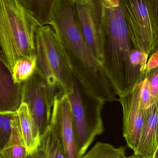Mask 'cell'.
<instances>
[{
	"label": "cell",
	"mask_w": 158,
	"mask_h": 158,
	"mask_svg": "<svg viewBox=\"0 0 158 158\" xmlns=\"http://www.w3.org/2000/svg\"><path fill=\"white\" fill-rule=\"evenodd\" d=\"M51 26L67 58L74 77L92 97L104 102L116 100L102 65L85 42L72 0H55Z\"/></svg>",
	"instance_id": "2"
},
{
	"label": "cell",
	"mask_w": 158,
	"mask_h": 158,
	"mask_svg": "<svg viewBox=\"0 0 158 158\" xmlns=\"http://www.w3.org/2000/svg\"><path fill=\"white\" fill-rule=\"evenodd\" d=\"M102 68L116 96L130 94L145 78L148 56L138 49L127 32L122 0H102Z\"/></svg>",
	"instance_id": "1"
},
{
	"label": "cell",
	"mask_w": 158,
	"mask_h": 158,
	"mask_svg": "<svg viewBox=\"0 0 158 158\" xmlns=\"http://www.w3.org/2000/svg\"><path fill=\"white\" fill-rule=\"evenodd\" d=\"M39 27L49 25L55 0H21Z\"/></svg>",
	"instance_id": "16"
},
{
	"label": "cell",
	"mask_w": 158,
	"mask_h": 158,
	"mask_svg": "<svg viewBox=\"0 0 158 158\" xmlns=\"http://www.w3.org/2000/svg\"><path fill=\"white\" fill-rule=\"evenodd\" d=\"M0 158H1V156H0Z\"/></svg>",
	"instance_id": "25"
},
{
	"label": "cell",
	"mask_w": 158,
	"mask_h": 158,
	"mask_svg": "<svg viewBox=\"0 0 158 158\" xmlns=\"http://www.w3.org/2000/svg\"><path fill=\"white\" fill-rule=\"evenodd\" d=\"M72 2L83 38L93 57L102 64L104 38L102 0H72Z\"/></svg>",
	"instance_id": "8"
},
{
	"label": "cell",
	"mask_w": 158,
	"mask_h": 158,
	"mask_svg": "<svg viewBox=\"0 0 158 158\" xmlns=\"http://www.w3.org/2000/svg\"><path fill=\"white\" fill-rule=\"evenodd\" d=\"M145 121L134 154L142 158H157L158 152V102L145 110Z\"/></svg>",
	"instance_id": "11"
},
{
	"label": "cell",
	"mask_w": 158,
	"mask_h": 158,
	"mask_svg": "<svg viewBox=\"0 0 158 158\" xmlns=\"http://www.w3.org/2000/svg\"><path fill=\"white\" fill-rule=\"evenodd\" d=\"M125 158H142L141 157H139V156H136L135 154H133V155L129 156V157H125Z\"/></svg>",
	"instance_id": "23"
},
{
	"label": "cell",
	"mask_w": 158,
	"mask_h": 158,
	"mask_svg": "<svg viewBox=\"0 0 158 158\" xmlns=\"http://www.w3.org/2000/svg\"><path fill=\"white\" fill-rule=\"evenodd\" d=\"M1 158H27V153L22 138L17 112L12 123V133L6 146L0 152Z\"/></svg>",
	"instance_id": "15"
},
{
	"label": "cell",
	"mask_w": 158,
	"mask_h": 158,
	"mask_svg": "<svg viewBox=\"0 0 158 158\" xmlns=\"http://www.w3.org/2000/svg\"><path fill=\"white\" fill-rule=\"evenodd\" d=\"M31 155L34 158H66L60 142L50 126L40 136L39 144Z\"/></svg>",
	"instance_id": "14"
},
{
	"label": "cell",
	"mask_w": 158,
	"mask_h": 158,
	"mask_svg": "<svg viewBox=\"0 0 158 158\" xmlns=\"http://www.w3.org/2000/svg\"><path fill=\"white\" fill-rule=\"evenodd\" d=\"M145 77L148 79L149 83L153 98L156 101H158V68H156L146 72Z\"/></svg>",
	"instance_id": "21"
},
{
	"label": "cell",
	"mask_w": 158,
	"mask_h": 158,
	"mask_svg": "<svg viewBox=\"0 0 158 158\" xmlns=\"http://www.w3.org/2000/svg\"><path fill=\"white\" fill-rule=\"evenodd\" d=\"M140 103L141 108L144 110L155 103H157L152 94L149 83L148 79L145 77L140 85Z\"/></svg>",
	"instance_id": "20"
},
{
	"label": "cell",
	"mask_w": 158,
	"mask_h": 158,
	"mask_svg": "<svg viewBox=\"0 0 158 158\" xmlns=\"http://www.w3.org/2000/svg\"><path fill=\"white\" fill-rule=\"evenodd\" d=\"M39 27L21 0H0V50L12 73L17 61L35 58Z\"/></svg>",
	"instance_id": "3"
},
{
	"label": "cell",
	"mask_w": 158,
	"mask_h": 158,
	"mask_svg": "<svg viewBox=\"0 0 158 158\" xmlns=\"http://www.w3.org/2000/svg\"><path fill=\"white\" fill-rule=\"evenodd\" d=\"M67 95L80 158L96 138L104 132L102 111L105 102L88 94L75 78L73 90Z\"/></svg>",
	"instance_id": "5"
},
{
	"label": "cell",
	"mask_w": 158,
	"mask_h": 158,
	"mask_svg": "<svg viewBox=\"0 0 158 158\" xmlns=\"http://www.w3.org/2000/svg\"><path fill=\"white\" fill-rule=\"evenodd\" d=\"M36 70L49 85L69 94L74 77L58 38L49 25L39 27L36 32Z\"/></svg>",
	"instance_id": "4"
},
{
	"label": "cell",
	"mask_w": 158,
	"mask_h": 158,
	"mask_svg": "<svg viewBox=\"0 0 158 158\" xmlns=\"http://www.w3.org/2000/svg\"><path fill=\"white\" fill-rule=\"evenodd\" d=\"M15 113H0V152L10 137L12 123Z\"/></svg>",
	"instance_id": "19"
},
{
	"label": "cell",
	"mask_w": 158,
	"mask_h": 158,
	"mask_svg": "<svg viewBox=\"0 0 158 158\" xmlns=\"http://www.w3.org/2000/svg\"><path fill=\"white\" fill-rule=\"evenodd\" d=\"M56 89L49 85L36 69L22 84V103L27 105L40 136L50 126Z\"/></svg>",
	"instance_id": "7"
},
{
	"label": "cell",
	"mask_w": 158,
	"mask_h": 158,
	"mask_svg": "<svg viewBox=\"0 0 158 158\" xmlns=\"http://www.w3.org/2000/svg\"><path fill=\"white\" fill-rule=\"evenodd\" d=\"M140 83L130 94L117 100L123 108V135L127 146L134 152L145 121V110L140 106Z\"/></svg>",
	"instance_id": "10"
},
{
	"label": "cell",
	"mask_w": 158,
	"mask_h": 158,
	"mask_svg": "<svg viewBox=\"0 0 158 158\" xmlns=\"http://www.w3.org/2000/svg\"><path fill=\"white\" fill-rule=\"evenodd\" d=\"M17 113L21 135L27 155H32L40 143V136L39 132L26 103H22Z\"/></svg>",
	"instance_id": "13"
},
{
	"label": "cell",
	"mask_w": 158,
	"mask_h": 158,
	"mask_svg": "<svg viewBox=\"0 0 158 158\" xmlns=\"http://www.w3.org/2000/svg\"><path fill=\"white\" fill-rule=\"evenodd\" d=\"M158 50H157L150 56V57L149 59L148 60V63H147V72L158 68Z\"/></svg>",
	"instance_id": "22"
},
{
	"label": "cell",
	"mask_w": 158,
	"mask_h": 158,
	"mask_svg": "<svg viewBox=\"0 0 158 158\" xmlns=\"http://www.w3.org/2000/svg\"><path fill=\"white\" fill-rule=\"evenodd\" d=\"M126 148L97 142L80 158H125Z\"/></svg>",
	"instance_id": "17"
},
{
	"label": "cell",
	"mask_w": 158,
	"mask_h": 158,
	"mask_svg": "<svg viewBox=\"0 0 158 158\" xmlns=\"http://www.w3.org/2000/svg\"><path fill=\"white\" fill-rule=\"evenodd\" d=\"M22 84L15 83L0 50V113L17 111L22 103Z\"/></svg>",
	"instance_id": "12"
},
{
	"label": "cell",
	"mask_w": 158,
	"mask_h": 158,
	"mask_svg": "<svg viewBox=\"0 0 158 158\" xmlns=\"http://www.w3.org/2000/svg\"><path fill=\"white\" fill-rule=\"evenodd\" d=\"M27 158H34V157H33V156H32V155H27Z\"/></svg>",
	"instance_id": "24"
},
{
	"label": "cell",
	"mask_w": 158,
	"mask_h": 158,
	"mask_svg": "<svg viewBox=\"0 0 158 158\" xmlns=\"http://www.w3.org/2000/svg\"><path fill=\"white\" fill-rule=\"evenodd\" d=\"M50 126L59 138L66 158H80L67 94L59 90L54 97Z\"/></svg>",
	"instance_id": "9"
},
{
	"label": "cell",
	"mask_w": 158,
	"mask_h": 158,
	"mask_svg": "<svg viewBox=\"0 0 158 158\" xmlns=\"http://www.w3.org/2000/svg\"><path fill=\"white\" fill-rule=\"evenodd\" d=\"M127 32L135 47L148 57L158 50V0H122Z\"/></svg>",
	"instance_id": "6"
},
{
	"label": "cell",
	"mask_w": 158,
	"mask_h": 158,
	"mask_svg": "<svg viewBox=\"0 0 158 158\" xmlns=\"http://www.w3.org/2000/svg\"><path fill=\"white\" fill-rule=\"evenodd\" d=\"M36 64V57L32 59L25 58L17 61L12 72L15 83L22 84L28 79L35 70Z\"/></svg>",
	"instance_id": "18"
}]
</instances>
